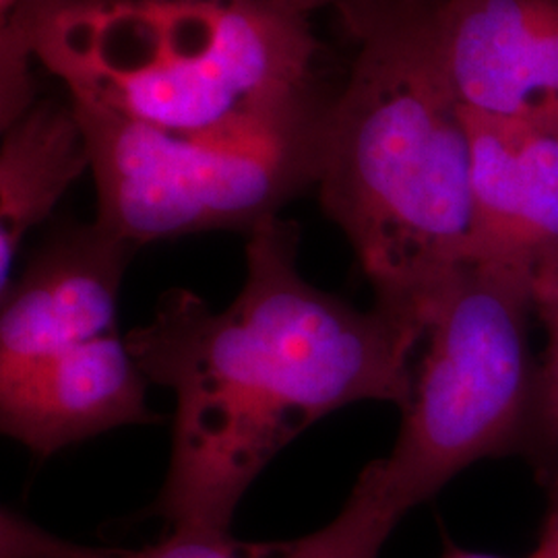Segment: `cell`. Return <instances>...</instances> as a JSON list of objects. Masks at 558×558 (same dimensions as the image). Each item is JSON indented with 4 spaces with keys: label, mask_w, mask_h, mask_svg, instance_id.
I'll return each mask as SVG.
<instances>
[{
    "label": "cell",
    "mask_w": 558,
    "mask_h": 558,
    "mask_svg": "<svg viewBox=\"0 0 558 558\" xmlns=\"http://www.w3.org/2000/svg\"><path fill=\"white\" fill-rule=\"evenodd\" d=\"M422 339L379 306L360 311L308 283L299 228L263 221L226 311L170 290L124 338L145 379L177 401L156 511L172 532L228 534L251 484L315 422L359 401L408 405Z\"/></svg>",
    "instance_id": "obj_1"
},
{
    "label": "cell",
    "mask_w": 558,
    "mask_h": 558,
    "mask_svg": "<svg viewBox=\"0 0 558 558\" xmlns=\"http://www.w3.org/2000/svg\"><path fill=\"white\" fill-rule=\"evenodd\" d=\"M325 119L320 205L371 281L375 306L426 333L474 259L472 154L440 66L433 0H385Z\"/></svg>",
    "instance_id": "obj_2"
},
{
    "label": "cell",
    "mask_w": 558,
    "mask_h": 558,
    "mask_svg": "<svg viewBox=\"0 0 558 558\" xmlns=\"http://www.w3.org/2000/svg\"><path fill=\"white\" fill-rule=\"evenodd\" d=\"M4 100L29 59L71 100L174 135L288 119L320 101L308 15L274 0H27L2 23Z\"/></svg>",
    "instance_id": "obj_3"
},
{
    "label": "cell",
    "mask_w": 558,
    "mask_h": 558,
    "mask_svg": "<svg viewBox=\"0 0 558 558\" xmlns=\"http://www.w3.org/2000/svg\"><path fill=\"white\" fill-rule=\"evenodd\" d=\"M532 276L472 260L445 290L422 339L393 451L377 459L412 511L482 459L534 449L538 373Z\"/></svg>",
    "instance_id": "obj_4"
},
{
    "label": "cell",
    "mask_w": 558,
    "mask_h": 558,
    "mask_svg": "<svg viewBox=\"0 0 558 558\" xmlns=\"http://www.w3.org/2000/svg\"><path fill=\"white\" fill-rule=\"evenodd\" d=\"M71 104L89 147L96 221L137 248L214 230L251 234L319 182L329 101L209 135H174Z\"/></svg>",
    "instance_id": "obj_5"
},
{
    "label": "cell",
    "mask_w": 558,
    "mask_h": 558,
    "mask_svg": "<svg viewBox=\"0 0 558 558\" xmlns=\"http://www.w3.org/2000/svg\"><path fill=\"white\" fill-rule=\"evenodd\" d=\"M433 34L463 110L558 133V0H433Z\"/></svg>",
    "instance_id": "obj_6"
},
{
    "label": "cell",
    "mask_w": 558,
    "mask_h": 558,
    "mask_svg": "<svg viewBox=\"0 0 558 558\" xmlns=\"http://www.w3.org/2000/svg\"><path fill=\"white\" fill-rule=\"evenodd\" d=\"M135 251L98 221L46 240L2 292L0 368L114 333L120 286Z\"/></svg>",
    "instance_id": "obj_7"
},
{
    "label": "cell",
    "mask_w": 558,
    "mask_h": 558,
    "mask_svg": "<svg viewBox=\"0 0 558 558\" xmlns=\"http://www.w3.org/2000/svg\"><path fill=\"white\" fill-rule=\"evenodd\" d=\"M145 375L114 333L0 368V428L48 458L129 424L156 422Z\"/></svg>",
    "instance_id": "obj_8"
},
{
    "label": "cell",
    "mask_w": 558,
    "mask_h": 558,
    "mask_svg": "<svg viewBox=\"0 0 558 558\" xmlns=\"http://www.w3.org/2000/svg\"><path fill=\"white\" fill-rule=\"evenodd\" d=\"M474 259L534 274L558 260V133L463 110Z\"/></svg>",
    "instance_id": "obj_9"
},
{
    "label": "cell",
    "mask_w": 558,
    "mask_h": 558,
    "mask_svg": "<svg viewBox=\"0 0 558 558\" xmlns=\"http://www.w3.org/2000/svg\"><path fill=\"white\" fill-rule=\"evenodd\" d=\"M92 168L71 100L41 101L4 126L0 147V292L13 279L23 239Z\"/></svg>",
    "instance_id": "obj_10"
},
{
    "label": "cell",
    "mask_w": 558,
    "mask_h": 558,
    "mask_svg": "<svg viewBox=\"0 0 558 558\" xmlns=\"http://www.w3.org/2000/svg\"><path fill=\"white\" fill-rule=\"evenodd\" d=\"M410 513L368 463L336 518L317 532L283 542H240L228 534L172 532L156 546L119 558H379L399 519Z\"/></svg>",
    "instance_id": "obj_11"
},
{
    "label": "cell",
    "mask_w": 558,
    "mask_h": 558,
    "mask_svg": "<svg viewBox=\"0 0 558 558\" xmlns=\"http://www.w3.org/2000/svg\"><path fill=\"white\" fill-rule=\"evenodd\" d=\"M534 315L546 329L538 373V426L532 453L538 456L550 499H558V260L532 274Z\"/></svg>",
    "instance_id": "obj_12"
},
{
    "label": "cell",
    "mask_w": 558,
    "mask_h": 558,
    "mask_svg": "<svg viewBox=\"0 0 558 558\" xmlns=\"http://www.w3.org/2000/svg\"><path fill=\"white\" fill-rule=\"evenodd\" d=\"M274 2L288 4L306 15H311V11H317V9H336L348 23V27L354 34H359L383 0H274Z\"/></svg>",
    "instance_id": "obj_13"
},
{
    "label": "cell",
    "mask_w": 558,
    "mask_h": 558,
    "mask_svg": "<svg viewBox=\"0 0 558 558\" xmlns=\"http://www.w3.org/2000/svg\"><path fill=\"white\" fill-rule=\"evenodd\" d=\"M527 558H558V499H550L538 544Z\"/></svg>",
    "instance_id": "obj_14"
},
{
    "label": "cell",
    "mask_w": 558,
    "mask_h": 558,
    "mask_svg": "<svg viewBox=\"0 0 558 558\" xmlns=\"http://www.w3.org/2000/svg\"><path fill=\"white\" fill-rule=\"evenodd\" d=\"M442 558H500L495 557V555H484V553H472V550H463V548H458V546H449L447 550H445V555Z\"/></svg>",
    "instance_id": "obj_15"
},
{
    "label": "cell",
    "mask_w": 558,
    "mask_h": 558,
    "mask_svg": "<svg viewBox=\"0 0 558 558\" xmlns=\"http://www.w3.org/2000/svg\"><path fill=\"white\" fill-rule=\"evenodd\" d=\"M23 4H25V0H0V13H2L0 20H2V23L11 20Z\"/></svg>",
    "instance_id": "obj_16"
}]
</instances>
